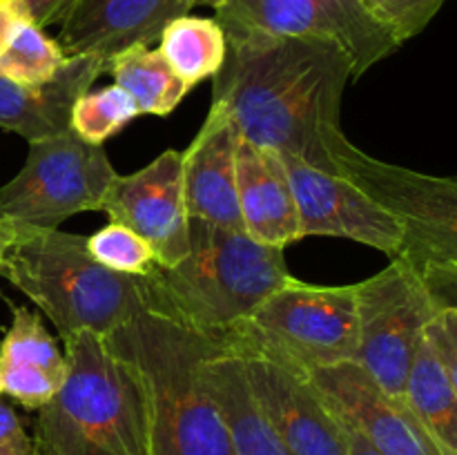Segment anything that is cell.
<instances>
[{"label": "cell", "mask_w": 457, "mask_h": 455, "mask_svg": "<svg viewBox=\"0 0 457 455\" xmlns=\"http://www.w3.org/2000/svg\"><path fill=\"white\" fill-rule=\"evenodd\" d=\"M226 40L212 103L228 112L237 134L333 174L335 154L348 141L342 98L355 80L351 58L320 38L226 31Z\"/></svg>", "instance_id": "obj_1"}, {"label": "cell", "mask_w": 457, "mask_h": 455, "mask_svg": "<svg viewBox=\"0 0 457 455\" xmlns=\"http://www.w3.org/2000/svg\"><path fill=\"white\" fill-rule=\"evenodd\" d=\"M187 245L181 261L141 277L145 312L217 342L293 277L284 248L241 230L190 219Z\"/></svg>", "instance_id": "obj_2"}, {"label": "cell", "mask_w": 457, "mask_h": 455, "mask_svg": "<svg viewBox=\"0 0 457 455\" xmlns=\"http://www.w3.org/2000/svg\"><path fill=\"white\" fill-rule=\"evenodd\" d=\"M103 342L141 382L152 455H235L201 375L205 357L221 346L217 339L141 312Z\"/></svg>", "instance_id": "obj_3"}, {"label": "cell", "mask_w": 457, "mask_h": 455, "mask_svg": "<svg viewBox=\"0 0 457 455\" xmlns=\"http://www.w3.org/2000/svg\"><path fill=\"white\" fill-rule=\"evenodd\" d=\"M67 375L38 409L36 455H152L137 373L94 333L62 337Z\"/></svg>", "instance_id": "obj_4"}, {"label": "cell", "mask_w": 457, "mask_h": 455, "mask_svg": "<svg viewBox=\"0 0 457 455\" xmlns=\"http://www.w3.org/2000/svg\"><path fill=\"white\" fill-rule=\"evenodd\" d=\"M47 317L61 337L74 333H112L145 312L141 277L119 275L101 266L87 250V236L62 230H18L3 268Z\"/></svg>", "instance_id": "obj_5"}, {"label": "cell", "mask_w": 457, "mask_h": 455, "mask_svg": "<svg viewBox=\"0 0 457 455\" xmlns=\"http://www.w3.org/2000/svg\"><path fill=\"white\" fill-rule=\"evenodd\" d=\"M333 174L348 178L402 228L404 259L440 308H457V181L433 177L366 154L346 141Z\"/></svg>", "instance_id": "obj_6"}, {"label": "cell", "mask_w": 457, "mask_h": 455, "mask_svg": "<svg viewBox=\"0 0 457 455\" xmlns=\"http://www.w3.org/2000/svg\"><path fill=\"white\" fill-rule=\"evenodd\" d=\"M219 343L302 373L355 361V284L312 285L290 277Z\"/></svg>", "instance_id": "obj_7"}, {"label": "cell", "mask_w": 457, "mask_h": 455, "mask_svg": "<svg viewBox=\"0 0 457 455\" xmlns=\"http://www.w3.org/2000/svg\"><path fill=\"white\" fill-rule=\"evenodd\" d=\"M114 177L105 147L74 129L34 141L21 172L0 187V219L18 230H56L74 214L101 212Z\"/></svg>", "instance_id": "obj_8"}, {"label": "cell", "mask_w": 457, "mask_h": 455, "mask_svg": "<svg viewBox=\"0 0 457 455\" xmlns=\"http://www.w3.org/2000/svg\"><path fill=\"white\" fill-rule=\"evenodd\" d=\"M355 308V364H360L384 393L404 400L411 360L424 328L440 306L422 277L404 259H391V263L373 277L357 281Z\"/></svg>", "instance_id": "obj_9"}, {"label": "cell", "mask_w": 457, "mask_h": 455, "mask_svg": "<svg viewBox=\"0 0 457 455\" xmlns=\"http://www.w3.org/2000/svg\"><path fill=\"white\" fill-rule=\"evenodd\" d=\"M214 12L223 31H262L335 43L351 58L355 80L402 47L364 0H226Z\"/></svg>", "instance_id": "obj_10"}, {"label": "cell", "mask_w": 457, "mask_h": 455, "mask_svg": "<svg viewBox=\"0 0 457 455\" xmlns=\"http://www.w3.org/2000/svg\"><path fill=\"white\" fill-rule=\"evenodd\" d=\"M279 154V152H277ZM288 174L299 217V239L342 236L397 259L404 244L402 228L348 178L328 174L302 159L279 154Z\"/></svg>", "instance_id": "obj_11"}, {"label": "cell", "mask_w": 457, "mask_h": 455, "mask_svg": "<svg viewBox=\"0 0 457 455\" xmlns=\"http://www.w3.org/2000/svg\"><path fill=\"white\" fill-rule=\"evenodd\" d=\"M101 212L145 239L154 250L159 268L181 261L190 248L181 152L165 150L137 172L116 174L105 192Z\"/></svg>", "instance_id": "obj_12"}, {"label": "cell", "mask_w": 457, "mask_h": 455, "mask_svg": "<svg viewBox=\"0 0 457 455\" xmlns=\"http://www.w3.org/2000/svg\"><path fill=\"white\" fill-rule=\"evenodd\" d=\"M337 418L382 455H445L404 400H395L355 361L306 373Z\"/></svg>", "instance_id": "obj_13"}, {"label": "cell", "mask_w": 457, "mask_h": 455, "mask_svg": "<svg viewBox=\"0 0 457 455\" xmlns=\"http://www.w3.org/2000/svg\"><path fill=\"white\" fill-rule=\"evenodd\" d=\"M245 377L288 455H348L344 431L306 373L257 355H239Z\"/></svg>", "instance_id": "obj_14"}, {"label": "cell", "mask_w": 457, "mask_h": 455, "mask_svg": "<svg viewBox=\"0 0 457 455\" xmlns=\"http://www.w3.org/2000/svg\"><path fill=\"white\" fill-rule=\"evenodd\" d=\"M192 7V0H76L56 43L65 56L92 54L107 61L137 45L159 43L165 25Z\"/></svg>", "instance_id": "obj_15"}, {"label": "cell", "mask_w": 457, "mask_h": 455, "mask_svg": "<svg viewBox=\"0 0 457 455\" xmlns=\"http://www.w3.org/2000/svg\"><path fill=\"white\" fill-rule=\"evenodd\" d=\"M404 401L445 455H457V308H440L424 328Z\"/></svg>", "instance_id": "obj_16"}, {"label": "cell", "mask_w": 457, "mask_h": 455, "mask_svg": "<svg viewBox=\"0 0 457 455\" xmlns=\"http://www.w3.org/2000/svg\"><path fill=\"white\" fill-rule=\"evenodd\" d=\"M237 138L228 112L212 103L196 136L181 152L183 199L190 219L244 232L237 203Z\"/></svg>", "instance_id": "obj_17"}, {"label": "cell", "mask_w": 457, "mask_h": 455, "mask_svg": "<svg viewBox=\"0 0 457 455\" xmlns=\"http://www.w3.org/2000/svg\"><path fill=\"white\" fill-rule=\"evenodd\" d=\"M105 58L80 54L67 56L47 83L18 85L0 76V129L21 134L27 143L65 134L74 103L105 74Z\"/></svg>", "instance_id": "obj_18"}, {"label": "cell", "mask_w": 457, "mask_h": 455, "mask_svg": "<svg viewBox=\"0 0 457 455\" xmlns=\"http://www.w3.org/2000/svg\"><path fill=\"white\" fill-rule=\"evenodd\" d=\"M237 203L244 232L272 248L299 239V217L284 161L277 152L237 138Z\"/></svg>", "instance_id": "obj_19"}, {"label": "cell", "mask_w": 457, "mask_h": 455, "mask_svg": "<svg viewBox=\"0 0 457 455\" xmlns=\"http://www.w3.org/2000/svg\"><path fill=\"white\" fill-rule=\"evenodd\" d=\"M12 315V326L0 342V388L22 409L38 410L65 382V352L38 312L13 306Z\"/></svg>", "instance_id": "obj_20"}, {"label": "cell", "mask_w": 457, "mask_h": 455, "mask_svg": "<svg viewBox=\"0 0 457 455\" xmlns=\"http://www.w3.org/2000/svg\"><path fill=\"white\" fill-rule=\"evenodd\" d=\"M201 375L235 455H288L250 388L239 355L219 346L205 357Z\"/></svg>", "instance_id": "obj_21"}, {"label": "cell", "mask_w": 457, "mask_h": 455, "mask_svg": "<svg viewBox=\"0 0 457 455\" xmlns=\"http://www.w3.org/2000/svg\"><path fill=\"white\" fill-rule=\"evenodd\" d=\"M105 71L132 96L141 114H172L190 92V87L168 65L163 54L152 49V45H137L107 58Z\"/></svg>", "instance_id": "obj_22"}, {"label": "cell", "mask_w": 457, "mask_h": 455, "mask_svg": "<svg viewBox=\"0 0 457 455\" xmlns=\"http://www.w3.org/2000/svg\"><path fill=\"white\" fill-rule=\"evenodd\" d=\"M226 31L217 18L186 13L165 25L156 49L163 54L174 74L192 89L201 80L219 74L226 61Z\"/></svg>", "instance_id": "obj_23"}, {"label": "cell", "mask_w": 457, "mask_h": 455, "mask_svg": "<svg viewBox=\"0 0 457 455\" xmlns=\"http://www.w3.org/2000/svg\"><path fill=\"white\" fill-rule=\"evenodd\" d=\"M65 61L61 45L31 18H22L0 52V76L18 85H40L52 80Z\"/></svg>", "instance_id": "obj_24"}, {"label": "cell", "mask_w": 457, "mask_h": 455, "mask_svg": "<svg viewBox=\"0 0 457 455\" xmlns=\"http://www.w3.org/2000/svg\"><path fill=\"white\" fill-rule=\"evenodd\" d=\"M141 114L137 103L119 85H107L98 92H87L74 103L71 129L94 145H103L107 138L132 123Z\"/></svg>", "instance_id": "obj_25"}, {"label": "cell", "mask_w": 457, "mask_h": 455, "mask_svg": "<svg viewBox=\"0 0 457 455\" xmlns=\"http://www.w3.org/2000/svg\"><path fill=\"white\" fill-rule=\"evenodd\" d=\"M87 250L101 266L129 277H145L159 266L154 250L145 239L120 223L110 221L87 236Z\"/></svg>", "instance_id": "obj_26"}, {"label": "cell", "mask_w": 457, "mask_h": 455, "mask_svg": "<svg viewBox=\"0 0 457 455\" xmlns=\"http://www.w3.org/2000/svg\"><path fill=\"white\" fill-rule=\"evenodd\" d=\"M446 0H364L382 25L393 31L402 45L427 29Z\"/></svg>", "instance_id": "obj_27"}, {"label": "cell", "mask_w": 457, "mask_h": 455, "mask_svg": "<svg viewBox=\"0 0 457 455\" xmlns=\"http://www.w3.org/2000/svg\"><path fill=\"white\" fill-rule=\"evenodd\" d=\"M0 455H36L34 440L9 404L0 401Z\"/></svg>", "instance_id": "obj_28"}, {"label": "cell", "mask_w": 457, "mask_h": 455, "mask_svg": "<svg viewBox=\"0 0 457 455\" xmlns=\"http://www.w3.org/2000/svg\"><path fill=\"white\" fill-rule=\"evenodd\" d=\"M74 3L76 0H22L31 21L43 27V29L52 25H61V21L67 16Z\"/></svg>", "instance_id": "obj_29"}, {"label": "cell", "mask_w": 457, "mask_h": 455, "mask_svg": "<svg viewBox=\"0 0 457 455\" xmlns=\"http://www.w3.org/2000/svg\"><path fill=\"white\" fill-rule=\"evenodd\" d=\"M22 18H29L22 0H0V52L9 43L13 29Z\"/></svg>", "instance_id": "obj_30"}, {"label": "cell", "mask_w": 457, "mask_h": 455, "mask_svg": "<svg viewBox=\"0 0 457 455\" xmlns=\"http://www.w3.org/2000/svg\"><path fill=\"white\" fill-rule=\"evenodd\" d=\"M339 426H342V431H344V440H346V453L348 455H382V453H378V451H375L373 446H370L369 442L360 435V433L353 431L351 426H346V424H342V422H339Z\"/></svg>", "instance_id": "obj_31"}, {"label": "cell", "mask_w": 457, "mask_h": 455, "mask_svg": "<svg viewBox=\"0 0 457 455\" xmlns=\"http://www.w3.org/2000/svg\"><path fill=\"white\" fill-rule=\"evenodd\" d=\"M16 235H18V228L13 226L9 219H0V268H3L4 257H7L9 248H12Z\"/></svg>", "instance_id": "obj_32"}, {"label": "cell", "mask_w": 457, "mask_h": 455, "mask_svg": "<svg viewBox=\"0 0 457 455\" xmlns=\"http://www.w3.org/2000/svg\"><path fill=\"white\" fill-rule=\"evenodd\" d=\"M192 3H195V7H196V4H205V7L219 9L223 3H226V0H192Z\"/></svg>", "instance_id": "obj_33"}, {"label": "cell", "mask_w": 457, "mask_h": 455, "mask_svg": "<svg viewBox=\"0 0 457 455\" xmlns=\"http://www.w3.org/2000/svg\"><path fill=\"white\" fill-rule=\"evenodd\" d=\"M0 395H3V388H0Z\"/></svg>", "instance_id": "obj_34"}]
</instances>
